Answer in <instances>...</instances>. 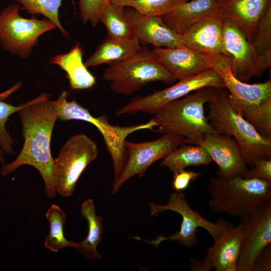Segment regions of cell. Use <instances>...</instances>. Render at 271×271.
Segmentation results:
<instances>
[{"label": "cell", "mask_w": 271, "mask_h": 271, "mask_svg": "<svg viewBox=\"0 0 271 271\" xmlns=\"http://www.w3.org/2000/svg\"><path fill=\"white\" fill-rule=\"evenodd\" d=\"M50 96L49 94L43 93L26 102L18 111L24 143L15 160L3 165L1 174L7 176L22 165L33 166L39 172L44 182L46 195L51 198L57 193L50 146L53 129L58 116Z\"/></svg>", "instance_id": "1"}, {"label": "cell", "mask_w": 271, "mask_h": 271, "mask_svg": "<svg viewBox=\"0 0 271 271\" xmlns=\"http://www.w3.org/2000/svg\"><path fill=\"white\" fill-rule=\"evenodd\" d=\"M222 88L205 87L165 104L152 118L158 132L182 136L186 144L197 145L206 133L215 132L205 115L204 107Z\"/></svg>", "instance_id": "2"}, {"label": "cell", "mask_w": 271, "mask_h": 271, "mask_svg": "<svg viewBox=\"0 0 271 271\" xmlns=\"http://www.w3.org/2000/svg\"><path fill=\"white\" fill-rule=\"evenodd\" d=\"M208 205L216 213L243 219L271 199V182L261 179L219 176L209 180Z\"/></svg>", "instance_id": "3"}, {"label": "cell", "mask_w": 271, "mask_h": 271, "mask_svg": "<svg viewBox=\"0 0 271 271\" xmlns=\"http://www.w3.org/2000/svg\"><path fill=\"white\" fill-rule=\"evenodd\" d=\"M208 103L206 117L211 126L215 132L234 139L246 165L251 167L257 160L271 159V139L260 135L233 108L228 91L221 89Z\"/></svg>", "instance_id": "4"}, {"label": "cell", "mask_w": 271, "mask_h": 271, "mask_svg": "<svg viewBox=\"0 0 271 271\" xmlns=\"http://www.w3.org/2000/svg\"><path fill=\"white\" fill-rule=\"evenodd\" d=\"M69 92L63 90L56 100H52L57 112L58 119L62 121L79 120L94 125L101 133L113 163L114 181L121 175L126 160L125 141L131 133L142 129L154 131L156 126L151 118L148 122L130 126L113 125L110 124L105 115L95 117L88 109L80 105L75 99L67 100Z\"/></svg>", "instance_id": "5"}, {"label": "cell", "mask_w": 271, "mask_h": 271, "mask_svg": "<svg viewBox=\"0 0 271 271\" xmlns=\"http://www.w3.org/2000/svg\"><path fill=\"white\" fill-rule=\"evenodd\" d=\"M102 78L115 94L130 95L148 84L162 81L173 84L176 79L155 59L151 50L143 46L136 55L108 65Z\"/></svg>", "instance_id": "6"}, {"label": "cell", "mask_w": 271, "mask_h": 271, "mask_svg": "<svg viewBox=\"0 0 271 271\" xmlns=\"http://www.w3.org/2000/svg\"><path fill=\"white\" fill-rule=\"evenodd\" d=\"M149 205L152 216H157L163 211H172L179 214L182 219L179 231L168 237L160 235L154 240L148 241L155 246L158 245L162 241L170 240L176 242L180 245L192 247L196 245L198 242V228L201 227L206 230L214 240L231 225L223 218L214 223L204 218L190 207L182 191H174L171 193L168 202L165 204L150 202Z\"/></svg>", "instance_id": "7"}, {"label": "cell", "mask_w": 271, "mask_h": 271, "mask_svg": "<svg viewBox=\"0 0 271 271\" xmlns=\"http://www.w3.org/2000/svg\"><path fill=\"white\" fill-rule=\"evenodd\" d=\"M20 10L19 5L10 4L0 13V45L4 50L25 59L38 43L39 37L57 27L46 18H23Z\"/></svg>", "instance_id": "8"}, {"label": "cell", "mask_w": 271, "mask_h": 271, "mask_svg": "<svg viewBox=\"0 0 271 271\" xmlns=\"http://www.w3.org/2000/svg\"><path fill=\"white\" fill-rule=\"evenodd\" d=\"M94 141L84 133L72 136L54 159L53 171L57 193L68 197L75 189L76 183L87 166L98 156Z\"/></svg>", "instance_id": "9"}, {"label": "cell", "mask_w": 271, "mask_h": 271, "mask_svg": "<svg viewBox=\"0 0 271 271\" xmlns=\"http://www.w3.org/2000/svg\"><path fill=\"white\" fill-rule=\"evenodd\" d=\"M222 19V54L228 59L234 76L244 82L253 77L261 76L271 66V50L257 55L241 29L232 21Z\"/></svg>", "instance_id": "10"}, {"label": "cell", "mask_w": 271, "mask_h": 271, "mask_svg": "<svg viewBox=\"0 0 271 271\" xmlns=\"http://www.w3.org/2000/svg\"><path fill=\"white\" fill-rule=\"evenodd\" d=\"M205 87L225 88L221 78L210 68L192 77L179 80L169 87L155 91L151 94L136 96L119 109L115 115L132 114L139 112L153 114L167 103Z\"/></svg>", "instance_id": "11"}, {"label": "cell", "mask_w": 271, "mask_h": 271, "mask_svg": "<svg viewBox=\"0 0 271 271\" xmlns=\"http://www.w3.org/2000/svg\"><path fill=\"white\" fill-rule=\"evenodd\" d=\"M186 144L182 136L164 133L160 138L142 143L125 141L126 163L119 177L114 181L112 193L116 194L121 185L135 175L143 177L154 162L164 159L178 146Z\"/></svg>", "instance_id": "12"}, {"label": "cell", "mask_w": 271, "mask_h": 271, "mask_svg": "<svg viewBox=\"0 0 271 271\" xmlns=\"http://www.w3.org/2000/svg\"><path fill=\"white\" fill-rule=\"evenodd\" d=\"M210 68L221 78L228 92V100L234 107L255 105L271 99V79L248 84L233 74L228 59L221 53L202 54Z\"/></svg>", "instance_id": "13"}, {"label": "cell", "mask_w": 271, "mask_h": 271, "mask_svg": "<svg viewBox=\"0 0 271 271\" xmlns=\"http://www.w3.org/2000/svg\"><path fill=\"white\" fill-rule=\"evenodd\" d=\"M243 240V226L240 220L237 226L230 225L213 240V244L208 248L206 255L202 260L190 258V270L237 271V262Z\"/></svg>", "instance_id": "14"}, {"label": "cell", "mask_w": 271, "mask_h": 271, "mask_svg": "<svg viewBox=\"0 0 271 271\" xmlns=\"http://www.w3.org/2000/svg\"><path fill=\"white\" fill-rule=\"evenodd\" d=\"M241 220L243 240L237 271H252L257 256L271 245V199Z\"/></svg>", "instance_id": "15"}, {"label": "cell", "mask_w": 271, "mask_h": 271, "mask_svg": "<svg viewBox=\"0 0 271 271\" xmlns=\"http://www.w3.org/2000/svg\"><path fill=\"white\" fill-rule=\"evenodd\" d=\"M218 167L217 176L229 178L240 175L247 169L239 147L234 139L216 132L204 134L198 143Z\"/></svg>", "instance_id": "16"}, {"label": "cell", "mask_w": 271, "mask_h": 271, "mask_svg": "<svg viewBox=\"0 0 271 271\" xmlns=\"http://www.w3.org/2000/svg\"><path fill=\"white\" fill-rule=\"evenodd\" d=\"M124 11L141 44H152L155 48L182 45L181 35L168 27L162 17L144 15L129 7L124 8Z\"/></svg>", "instance_id": "17"}, {"label": "cell", "mask_w": 271, "mask_h": 271, "mask_svg": "<svg viewBox=\"0 0 271 271\" xmlns=\"http://www.w3.org/2000/svg\"><path fill=\"white\" fill-rule=\"evenodd\" d=\"M151 52L158 62L178 81L210 68L202 54L183 45L155 48Z\"/></svg>", "instance_id": "18"}, {"label": "cell", "mask_w": 271, "mask_h": 271, "mask_svg": "<svg viewBox=\"0 0 271 271\" xmlns=\"http://www.w3.org/2000/svg\"><path fill=\"white\" fill-rule=\"evenodd\" d=\"M181 35L182 45L195 52L222 54L223 20L218 16L200 20Z\"/></svg>", "instance_id": "19"}, {"label": "cell", "mask_w": 271, "mask_h": 271, "mask_svg": "<svg viewBox=\"0 0 271 271\" xmlns=\"http://www.w3.org/2000/svg\"><path fill=\"white\" fill-rule=\"evenodd\" d=\"M225 0H192L178 6L162 17L164 22L179 35L208 17H219Z\"/></svg>", "instance_id": "20"}, {"label": "cell", "mask_w": 271, "mask_h": 271, "mask_svg": "<svg viewBox=\"0 0 271 271\" xmlns=\"http://www.w3.org/2000/svg\"><path fill=\"white\" fill-rule=\"evenodd\" d=\"M270 0H225L219 17L235 23L251 43L257 25Z\"/></svg>", "instance_id": "21"}, {"label": "cell", "mask_w": 271, "mask_h": 271, "mask_svg": "<svg viewBox=\"0 0 271 271\" xmlns=\"http://www.w3.org/2000/svg\"><path fill=\"white\" fill-rule=\"evenodd\" d=\"M83 51L79 43L65 54L51 58L49 63L59 66L65 71L72 90L88 89L96 83L95 77L88 71L83 62Z\"/></svg>", "instance_id": "22"}, {"label": "cell", "mask_w": 271, "mask_h": 271, "mask_svg": "<svg viewBox=\"0 0 271 271\" xmlns=\"http://www.w3.org/2000/svg\"><path fill=\"white\" fill-rule=\"evenodd\" d=\"M142 47L136 37L129 39H118L106 36L84 64L88 67L123 61L137 54Z\"/></svg>", "instance_id": "23"}, {"label": "cell", "mask_w": 271, "mask_h": 271, "mask_svg": "<svg viewBox=\"0 0 271 271\" xmlns=\"http://www.w3.org/2000/svg\"><path fill=\"white\" fill-rule=\"evenodd\" d=\"M81 214L88 222V233L84 240L76 241L74 248L87 259L100 258L101 255L97 251V246L101 241L103 220L96 214L92 199L86 200L81 204Z\"/></svg>", "instance_id": "24"}, {"label": "cell", "mask_w": 271, "mask_h": 271, "mask_svg": "<svg viewBox=\"0 0 271 271\" xmlns=\"http://www.w3.org/2000/svg\"><path fill=\"white\" fill-rule=\"evenodd\" d=\"M212 162L209 154L201 146L184 144L167 155L160 165L167 167L174 174L188 167L209 165Z\"/></svg>", "instance_id": "25"}, {"label": "cell", "mask_w": 271, "mask_h": 271, "mask_svg": "<svg viewBox=\"0 0 271 271\" xmlns=\"http://www.w3.org/2000/svg\"><path fill=\"white\" fill-rule=\"evenodd\" d=\"M124 8L110 1L105 6L99 22L105 26L107 37L118 39L135 37L132 26L126 16Z\"/></svg>", "instance_id": "26"}, {"label": "cell", "mask_w": 271, "mask_h": 271, "mask_svg": "<svg viewBox=\"0 0 271 271\" xmlns=\"http://www.w3.org/2000/svg\"><path fill=\"white\" fill-rule=\"evenodd\" d=\"M50 224L49 232L44 241V246L56 252L66 247H74L76 241L67 240L64 234V225L66 222L64 211L55 204H52L46 213Z\"/></svg>", "instance_id": "27"}, {"label": "cell", "mask_w": 271, "mask_h": 271, "mask_svg": "<svg viewBox=\"0 0 271 271\" xmlns=\"http://www.w3.org/2000/svg\"><path fill=\"white\" fill-rule=\"evenodd\" d=\"M231 106L260 135L271 139V99L255 105Z\"/></svg>", "instance_id": "28"}, {"label": "cell", "mask_w": 271, "mask_h": 271, "mask_svg": "<svg viewBox=\"0 0 271 271\" xmlns=\"http://www.w3.org/2000/svg\"><path fill=\"white\" fill-rule=\"evenodd\" d=\"M189 0H109L110 2L131 8L138 12L152 16L162 17Z\"/></svg>", "instance_id": "29"}, {"label": "cell", "mask_w": 271, "mask_h": 271, "mask_svg": "<svg viewBox=\"0 0 271 271\" xmlns=\"http://www.w3.org/2000/svg\"><path fill=\"white\" fill-rule=\"evenodd\" d=\"M21 5V10L35 15H41L50 20L66 37L69 34L63 28L59 17V10L63 0H17Z\"/></svg>", "instance_id": "30"}, {"label": "cell", "mask_w": 271, "mask_h": 271, "mask_svg": "<svg viewBox=\"0 0 271 271\" xmlns=\"http://www.w3.org/2000/svg\"><path fill=\"white\" fill-rule=\"evenodd\" d=\"M251 44L258 55L271 50V4L259 20Z\"/></svg>", "instance_id": "31"}, {"label": "cell", "mask_w": 271, "mask_h": 271, "mask_svg": "<svg viewBox=\"0 0 271 271\" xmlns=\"http://www.w3.org/2000/svg\"><path fill=\"white\" fill-rule=\"evenodd\" d=\"M25 105V103L14 106L0 101V148L8 154H14L13 146L15 141L6 130V122L12 114L18 112Z\"/></svg>", "instance_id": "32"}, {"label": "cell", "mask_w": 271, "mask_h": 271, "mask_svg": "<svg viewBox=\"0 0 271 271\" xmlns=\"http://www.w3.org/2000/svg\"><path fill=\"white\" fill-rule=\"evenodd\" d=\"M79 15L83 23L89 22L95 27L106 4L109 0H77Z\"/></svg>", "instance_id": "33"}, {"label": "cell", "mask_w": 271, "mask_h": 271, "mask_svg": "<svg viewBox=\"0 0 271 271\" xmlns=\"http://www.w3.org/2000/svg\"><path fill=\"white\" fill-rule=\"evenodd\" d=\"M240 175L244 178H255L271 182V159L257 160L250 169L247 168Z\"/></svg>", "instance_id": "34"}, {"label": "cell", "mask_w": 271, "mask_h": 271, "mask_svg": "<svg viewBox=\"0 0 271 271\" xmlns=\"http://www.w3.org/2000/svg\"><path fill=\"white\" fill-rule=\"evenodd\" d=\"M201 173L182 169L173 174L172 187L174 191H182L186 189L191 181L196 180Z\"/></svg>", "instance_id": "35"}, {"label": "cell", "mask_w": 271, "mask_h": 271, "mask_svg": "<svg viewBox=\"0 0 271 271\" xmlns=\"http://www.w3.org/2000/svg\"><path fill=\"white\" fill-rule=\"evenodd\" d=\"M271 270V245L265 247L256 257L252 271Z\"/></svg>", "instance_id": "36"}, {"label": "cell", "mask_w": 271, "mask_h": 271, "mask_svg": "<svg viewBox=\"0 0 271 271\" xmlns=\"http://www.w3.org/2000/svg\"><path fill=\"white\" fill-rule=\"evenodd\" d=\"M0 163L2 165L5 164L4 153L3 150L0 148Z\"/></svg>", "instance_id": "37"}]
</instances>
